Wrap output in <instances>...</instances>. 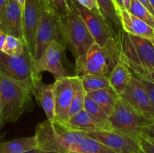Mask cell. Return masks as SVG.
<instances>
[{"mask_svg": "<svg viewBox=\"0 0 154 153\" xmlns=\"http://www.w3.org/2000/svg\"><path fill=\"white\" fill-rule=\"evenodd\" d=\"M120 54L117 38L104 46L94 43L84 55L75 58L76 76L94 75L108 77L120 60Z\"/></svg>", "mask_w": 154, "mask_h": 153, "instance_id": "3957f363", "label": "cell"}, {"mask_svg": "<svg viewBox=\"0 0 154 153\" xmlns=\"http://www.w3.org/2000/svg\"><path fill=\"white\" fill-rule=\"evenodd\" d=\"M138 139L140 148L143 153H154V137L143 134Z\"/></svg>", "mask_w": 154, "mask_h": 153, "instance_id": "f546056e", "label": "cell"}, {"mask_svg": "<svg viewBox=\"0 0 154 153\" xmlns=\"http://www.w3.org/2000/svg\"><path fill=\"white\" fill-rule=\"evenodd\" d=\"M81 80L84 91L87 93L98 91L102 88L111 87L108 77L94 76V75H83L78 76Z\"/></svg>", "mask_w": 154, "mask_h": 153, "instance_id": "484cf974", "label": "cell"}, {"mask_svg": "<svg viewBox=\"0 0 154 153\" xmlns=\"http://www.w3.org/2000/svg\"><path fill=\"white\" fill-rule=\"evenodd\" d=\"M133 75L127 63L120 54V58L108 76L110 86L120 96Z\"/></svg>", "mask_w": 154, "mask_h": 153, "instance_id": "d6986e66", "label": "cell"}, {"mask_svg": "<svg viewBox=\"0 0 154 153\" xmlns=\"http://www.w3.org/2000/svg\"><path fill=\"white\" fill-rule=\"evenodd\" d=\"M25 46V44L20 39L13 36L7 35L2 51L9 56H18L23 53Z\"/></svg>", "mask_w": 154, "mask_h": 153, "instance_id": "83f0119b", "label": "cell"}, {"mask_svg": "<svg viewBox=\"0 0 154 153\" xmlns=\"http://www.w3.org/2000/svg\"><path fill=\"white\" fill-rule=\"evenodd\" d=\"M83 110L86 111L87 113L90 114L93 118L99 123L105 126L107 130H111L108 124V118L109 116L107 114V112L102 109V106L95 101L93 98L87 94L84 99V108Z\"/></svg>", "mask_w": 154, "mask_h": 153, "instance_id": "cb8c5ba5", "label": "cell"}, {"mask_svg": "<svg viewBox=\"0 0 154 153\" xmlns=\"http://www.w3.org/2000/svg\"><path fill=\"white\" fill-rule=\"evenodd\" d=\"M98 9L101 14L111 26L116 33L122 28L119 11L114 4L113 0H96Z\"/></svg>", "mask_w": 154, "mask_h": 153, "instance_id": "7402d4cb", "label": "cell"}, {"mask_svg": "<svg viewBox=\"0 0 154 153\" xmlns=\"http://www.w3.org/2000/svg\"><path fill=\"white\" fill-rule=\"evenodd\" d=\"M32 93L45 111L47 119L55 120V100H54V82L46 84L42 80V76L33 80Z\"/></svg>", "mask_w": 154, "mask_h": 153, "instance_id": "2e32d148", "label": "cell"}, {"mask_svg": "<svg viewBox=\"0 0 154 153\" xmlns=\"http://www.w3.org/2000/svg\"><path fill=\"white\" fill-rule=\"evenodd\" d=\"M39 153H57V152H45V151H40Z\"/></svg>", "mask_w": 154, "mask_h": 153, "instance_id": "f6af8a7d", "label": "cell"}, {"mask_svg": "<svg viewBox=\"0 0 154 153\" xmlns=\"http://www.w3.org/2000/svg\"><path fill=\"white\" fill-rule=\"evenodd\" d=\"M142 153H143V152H142Z\"/></svg>", "mask_w": 154, "mask_h": 153, "instance_id": "c3c4849f", "label": "cell"}, {"mask_svg": "<svg viewBox=\"0 0 154 153\" xmlns=\"http://www.w3.org/2000/svg\"><path fill=\"white\" fill-rule=\"evenodd\" d=\"M123 4H124L125 9L126 10H128V9L129 8V6L131 4V0H123Z\"/></svg>", "mask_w": 154, "mask_h": 153, "instance_id": "f35d334b", "label": "cell"}, {"mask_svg": "<svg viewBox=\"0 0 154 153\" xmlns=\"http://www.w3.org/2000/svg\"><path fill=\"white\" fill-rule=\"evenodd\" d=\"M149 2H150V5L152 6V8H153V10H154V0H148Z\"/></svg>", "mask_w": 154, "mask_h": 153, "instance_id": "7bdbcfd3", "label": "cell"}, {"mask_svg": "<svg viewBox=\"0 0 154 153\" xmlns=\"http://www.w3.org/2000/svg\"><path fill=\"white\" fill-rule=\"evenodd\" d=\"M85 134L105 144L115 153H142L138 138L125 134L114 130H102Z\"/></svg>", "mask_w": 154, "mask_h": 153, "instance_id": "4fadbf2b", "label": "cell"}, {"mask_svg": "<svg viewBox=\"0 0 154 153\" xmlns=\"http://www.w3.org/2000/svg\"><path fill=\"white\" fill-rule=\"evenodd\" d=\"M138 2H139L140 3H141V4H143V5L144 6V7L146 8L147 9V10H149V11L150 12V13L152 14L154 16V10L153 9V8H152V6L150 5V2H149L148 0H138Z\"/></svg>", "mask_w": 154, "mask_h": 153, "instance_id": "d6a6232c", "label": "cell"}, {"mask_svg": "<svg viewBox=\"0 0 154 153\" xmlns=\"http://www.w3.org/2000/svg\"><path fill=\"white\" fill-rule=\"evenodd\" d=\"M0 30L6 35H11L23 41V9L16 0H7L0 19Z\"/></svg>", "mask_w": 154, "mask_h": 153, "instance_id": "9a60e30c", "label": "cell"}, {"mask_svg": "<svg viewBox=\"0 0 154 153\" xmlns=\"http://www.w3.org/2000/svg\"><path fill=\"white\" fill-rule=\"evenodd\" d=\"M71 151L83 153H115L105 144L87 135Z\"/></svg>", "mask_w": 154, "mask_h": 153, "instance_id": "603a6c76", "label": "cell"}, {"mask_svg": "<svg viewBox=\"0 0 154 153\" xmlns=\"http://www.w3.org/2000/svg\"><path fill=\"white\" fill-rule=\"evenodd\" d=\"M153 121L143 116L121 97L117 99L108 118L111 130L138 138L145 134L147 126Z\"/></svg>", "mask_w": 154, "mask_h": 153, "instance_id": "5b68a950", "label": "cell"}, {"mask_svg": "<svg viewBox=\"0 0 154 153\" xmlns=\"http://www.w3.org/2000/svg\"><path fill=\"white\" fill-rule=\"evenodd\" d=\"M117 40L120 53L135 76L154 71V40L119 30Z\"/></svg>", "mask_w": 154, "mask_h": 153, "instance_id": "7a4b0ae2", "label": "cell"}, {"mask_svg": "<svg viewBox=\"0 0 154 153\" xmlns=\"http://www.w3.org/2000/svg\"><path fill=\"white\" fill-rule=\"evenodd\" d=\"M63 124L70 130L83 133L107 130L105 126L96 121L84 110H81L76 114L69 117V119Z\"/></svg>", "mask_w": 154, "mask_h": 153, "instance_id": "ac0fdd59", "label": "cell"}, {"mask_svg": "<svg viewBox=\"0 0 154 153\" xmlns=\"http://www.w3.org/2000/svg\"><path fill=\"white\" fill-rule=\"evenodd\" d=\"M114 4L117 7L118 11L120 10H126L124 7V4H123V0H113Z\"/></svg>", "mask_w": 154, "mask_h": 153, "instance_id": "e575fe53", "label": "cell"}, {"mask_svg": "<svg viewBox=\"0 0 154 153\" xmlns=\"http://www.w3.org/2000/svg\"><path fill=\"white\" fill-rule=\"evenodd\" d=\"M68 153H83V152H72V151H69Z\"/></svg>", "mask_w": 154, "mask_h": 153, "instance_id": "bcb514c9", "label": "cell"}, {"mask_svg": "<svg viewBox=\"0 0 154 153\" xmlns=\"http://www.w3.org/2000/svg\"><path fill=\"white\" fill-rule=\"evenodd\" d=\"M153 36H154V30H153Z\"/></svg>", "mask_w": 154, "mask_h": 153, "instance_id": "7dc6e473", "label": "cell"}, {"mask_svg": "<svg viewBox=\"0 0 154 153\" xmlns=\"http://www.w3.org/2000/svg\"><path fill=\"white\" fill-rule=\"evenodd\" d=\"M41 150L39 149L38 148H33V149H31V150H29V151L26 152L24 153H39L40 152Z\"/></svg>", "mask_w": 154, "mask_h": 153, "instance_id": "60d3db41", "label": "cell"}, {"mask_svg": "<svg viewBox=\"0 0 154 153\" xmlns=\"http://www.w3.org/2000/svg\"><path fill=\"white\" fill-rule=\"evenodd\" d=\"M6 37H7V35L0 30V51L2 50V48L4 46L5 42L6 40Z\"/></svg>", "mask_w": 154, "mask_h": 153, "instance_id": "d590c367", "label": "cell"}, {"mask_svg": "<svg viewBox=\"0 0 154 153\" xmlns=\"http://www.w3.org/2000/svg\"><path fill=\"white\" fill-rule=\"evenodd\" d=\"M85 136V133L72 130L63 123L48 119L37 124L35 134L41 151L57 153H68Z\"/></svg>", "mask_w": 154, "mask_h": 153, "instance_id": "277c9868", "label": "cell"}, {"mask_svg": "<svg viewBox=\"0 0 154 153\" xmlns=\"http://www.w3.org/2000/svg\"><path fill=\"white\" fill-rule=\"evenodd\" d=\"M16 1L17 2L18 4L20 5V7L22 8V9H23V6H24V4H25L26 0H16Z\"/></svg>", "mask_w": 154, "mask_h": 153, "instance_id": "b9f144b4", "label": "cell"}, {"mask_svg": "<svg viewBox=\"0 0 154 153\" xmlns=\"http://www.w3.org/2000/svg\"><path fill=\"white\" fill-rule=\"evenodd\" d=\"M119 16L121 22L122 28L126 32L154 40V28L145 23L144 21L138 19L126 10H119Z\"/></svg>", "mask_w": 154, "mask_h": 153, "instance_id": "e0dca14e", "label": "cell"}, {"mask_svg": "<svg viewBox=\"0 0 154 153\" xmlns=\"http://www.w3.org/2000/svg\"><path fill=\"white\" fill-rule=\"evenodd\" d=\"M120 97L143 116L154 122V107L148 92L142 82L134 74Z\"/></svg>", "mask_w": 154, "mask_h": 153, "instance_id": "30bf717a", "label": "cell"}, {"mask_svg": "<svg viewBox=\"0 0 154 153\" xmlns=\"http://www.w3.org/2000/svg\"><path fill=\"white\" fill-rule=\"evenodd\" d=\"M138 78L141 81V82H142V83L144 84V87H145V88L147 89L149 96H150V100H151L152 104H153L154 107V84L152 83V82H150V81L147 80L143 79V78H139V77Z\"/></svg>", "mask_w": 154, "mask_h": 153, "instance_id": "1f68e13d", "label": "cell"}, {"mask_svg": "<svg viewBox=\"0 0 154 153\" xmlns=\"http://www.w3.org/2000/svg\"><path fill=\"white\" fill-rule=\"evenodd\" d=\"M73 10L81 16L93 36L95 43L104 46L117 38V33L99 11L89 10L73 0Z\"/></svg>", "mask_w": 154, "mask_h": 153, "instance_id": "9c48e42d", "label": "cell"}, {"mask_svg": "<svg viewBox=\"0 0 154 153\" xmlns=\"http://www.w3.org/2000/svg\"><path fill=\"white\" fill-rule=\"evenodd\" d=\"M66 4H67L68 7L70 10H73V5H72V3H73V0H66Z\"/></svg>", "mask_w": 154, "mask_h": 153, "instance_id": "ab89813d", "label": "cell"}, {"mask_svg": "<svg viewBox=\"0 0 154 153\" xmlns=\"http://www.w3.org/2000/svg\"><path fill=\"white\" fill-rule=\"evenodd\" d=\"M55 100V120L65 123L69 118V111L73 95L72 76H68L54 82Z\"/></svg>", "mask_w": 154, "mask_h": 153, "instance_id": "5bb4252c", "label": "cell"}, {"mask_svg": "<svg viewBox=\"0 0 154 153\" xmlns=\"http://www.w3.org/2000/svg\"><path fill=\"white\" fill-rule=\"evenodd\" d=\"M42 0H26L23 8V42L34 57L35 37L44 8Z\"/></svg>", "mask_w": 154, "mask_h": 153, "instance_id": "7c38bea8", "label": "cell"}, {"mask_svg": "<svg viewBox=\"0 0 154 153\" xmlns=\"http://www.w3.org/2000/svg\"><path fill=\"white\" fill-rule=\"evenodd\" d=\"M72 86H73V95H72V104H71L69 117L75 115L84 108V99L87 93L84 91L81 84V80L78 76H72Z\"/></svg>", "mask_w": 154, "mask_h": 153, "instance_id": "d4e9b609", "label": "cell"}, {"mask_svg": "<svg viewBox=\"0 0 154 153\" xmlns=\"http://www.w3.org/2000/svg\"><path fill=\"white\" fill-rule=\"evenodd\" d=\"M74 1L76 2L77 3L81 4L83 7L89 9V10H95L99 11L96 0H74Z\"/></svg>", "mask_w": 154, "mask_h": 153, "instance_id": "4dcf8cb0", "label": "cell"}, {"mask_svg": "<svg viewBox=\"0 0 154 153\" xmlns=\"http://www.w3.org/2000/svg\"><path fill=\"white\" fill-rule=\"evenodd\" d=\"M63 20L44 6L40 23L35 37L34 59L38 61L48 47L50 42L57 40L63 44Z\"/></svg>", "mask_w": 154, "mask_h": 153, "instance_id": "ba28073f", "label": "cell"}, {"mask_svg": "<svg viewBox=\"0 0 154 153\" xmlns=\"http://www.w3.org/2000/svg\"><path fill=\"white\" fill-rule=\"evenodd\" d=\"M137 77H139V78H143V79H145L147 80L150 81V82H151L152 83L154 84V71L151 72V73H150L149 74L146 75V76H137Z\"/></svg>", "mask_w": 154, "mask_h": 153, "instance_id": "8d00e7d4", "label": "cell"}, {"mask_svg": "<svg viewBox=\"0 0 154 153\" xmlns=\"http://www.w3.org/2000/svg\"><path fill=\"white\" fill-rule=\"evenodd\" d=\"M63 44L75 58L84 55L95 43L85 22L76 11L68 10L67 16L63 20Z\"/></svg>", "mask_w": 154, "mask_h": 153, "instance_id": "8992f818", "label": "cell"}, {"mask_svg": "<svg viewBox=\"0 0 154 153\" xmlns=\"http://www.w3.org/2000/svg\"><path fill=\"white\" fill-rule=\"evenodd\" d=\"M35 148H38V143L35 136L0 141V153H24Z\"/></svg>", "mask_w": 154, "mask_h": 153, "instance_id": "ffe728a7", "label": "cell"}, {"mask_svg": "<svg viewBox=\"0 0 154 153\" xmlns=\"http://www.w3.org/2000/svg\"><path fill=\"white\" fill-rule=\"evenodd\" d=\"M6 3H7V0H0V19H1L3 11L5 10Z\"/></svg>", "mask_w": 154, "mask_h": 153, "instance_id": "74e56055", "label": "cell"}, {"mask_svg": "<svg viewBox=\"0 0 154 153\" xmlns=\"http://www.w3.org/2000/svg\"><path fill=\"white\" fill-rule=\"evenodd\" d=\"M145 134L154 137V122H153L150 125L147 126V129L145 130Z\"/></svg>", "mask_w": 154, "mask_h": 153, "instance_id": "836d02e7", "label": "cell"}, {"mask_svg": "<svg viewBox=\"0 0 154 153\" xmlns=\"http://www.w3.org/2000/svg\"><path fill=\"white\" fill-rule=\"evenodd\" d=\"M128 11L154 28V16L138 0H131Z\"/></svg>", "mask_w": 154, "mask_h": 153, "instance_id": "4316f807", "label": "cell"}, {"mask_svg": "<svg viewBox=\"0 0 154 153\" xmlns=\"http://www.w3.org/2000/svg\"><path fill=\"white\" fill-rule=\"evenodd\" d=\"M66 46L57 40L50 42L48 47L38 61L35 62V71L42 74L47 71L54 76L55 80L69 76L63 65V56Z\"/></svg>", "mask_w": 154, "mask_h": 153, "instance_id": "8fae6325", "label": "cell"}, {"mask_svg": "<svg viewBox=\"0 0 154 153\" xmlns=\"http://www.w3.org/2000/svg\"><path fill=\"white\" fill-rule=\"evenodd\" d=\"M45 8L54 12L55 14L64 20L69 10L66 0H42Z\"/></svg>", "mask_w": 154, "mask_h": 153, "instance_id": "f1b7e54d", "label": "cell"}, {"mask_svg": "<svg viewBox=\"0 0 154 153\" xmlns=\"http://www.w3.org/2000/svg\"><path fill=\"white\" fill-rule=\"evenodd\" d=\"M5 134H6V133H3V134H0V141H1L5 137Z\"/></svg>", "mask_w": 154, "mask_h": 153, "instance_id": "ee69618b", "label": "cell"}, {"mask_svg": "<svg viewBox=\"0 0 154 153\" xmlns=\"http://www.w3.org/2000/svg\"><path fill=\"white\" fill-rule=\"evenodd\" d=\"M0 70L18 82L33 81L42 76L36 73L35 61L26 46L23 53L18 56H9L0 51Z\"/></svg>", "mask_w": 154, "mask_h": 153, "instance_id": "52a82bcc", "label": "cell"}, {"mask_svg": "<svg viewBox=\"0 0 154 153\" xmlns=\"http://www.w3.org/2000/svg\"><path fill=\"white\" fill-rule=\"evenodd\" d=\"M32 83L14 80L0 70V130L32 107Z\"/></svg>", "mask_w": 154, "mask_h": 153, "instance_id": "6da1fadb", "label": "cell"}, {"mask_svg": "<svg viewBox=\"0 0 154 153\" xmlns=\"http://www.w3.org/2000/svg\"><path fill=\"white\" fill-rule=\"evenodd\" d=\"M87 94L97 102L108 116L111 115L117 99L120 97L117 92L111 87L92 92L87 93Z\"/></svg>", "mask_w": 154, "mask_h": 153, "instance_id": "44dd1931", "label": "cell"}]
</instances>
